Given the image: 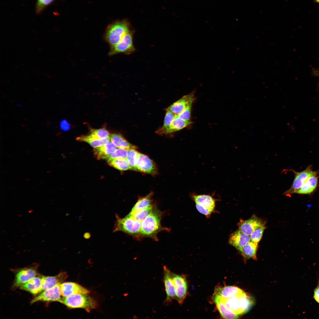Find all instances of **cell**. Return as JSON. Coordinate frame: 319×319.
<instances>
[{
	"label": "cell",
	"instance_id": "83f0119b",
	"mask_svg": "<svg viewBox=\"0 0 319 319\" xmlns=\"http://www.w3.org/2000/svg\"><path fill=\"white\" fill-rule=\"evenodd\" d=\"M238 299L240 307L243 314L252 307L254 303L253 300L245 292L239 295Z\"/></svg>",
	"mask_w": 319,
	"mask_h": 319
},
{
	"label": "cell",
	"instance_id": "8992f818",
	"mask_svg": "<svg viewBox=\"0 0 319 319\" xmlns=\"http://www.w3.org/2000/svg\"><path fill=\"white\" fill-rule=\"evenodd\" d=\"M295 177L290 188L285 191L284 195H288L296 193L299 190L307 179L317 171L312 170L311 166L308 167L305 170L300 172L293 170Z\"/></svg>",
	"mask_w": 319,
	"mask_h": 319
},
{
	"label": "cell",
	"instance_id": "7c38bea8",
	"mask_svg": "<svg viewBox=\"0 0 319 319\" xmlns=\"http://www.w3.org/2000/svg\"><path fill=\"white\" fill-rule=\"evenodd\" d=\"M61 295L66 297L79 294H87L89 292L80 285L72 282H66L60 284Z\"/></svg>",
	"mask_w": 319,
	"mask_h": 319
},
{
	"label": "cell",
	"instance_id": "f546056e",
	"mask_svg": "<svg viewBox=\"0 0 319 319\" xmlns=\"http://www.w3.org/2000/svg\"><path fill=\"white\" fill-rule=\"evenodd\" d=\"M76 139L78 141L86 142L94 148L100 147L110 140V139H99L93 138L91 137L89 135L78 137Z\"/></svg>",
	"mask_w": 319,
	"mask_h": 319
},
{
	"label": "cell",
	"instance_id": "816d5d0a",
	"mask_svg": "<svg viewBox=\"0 0 319 319\" xmlns=\"http://www.w3.org/2000/svg\"><path fill=\"white\" fill-rule=\"evenodd\" d=\"M11 246V245H9V246H8V247H10V246Z\"/></svg>",
	"mask_w": 319,
	"mask_h": 319
},
{
	"label": "cell",
	"instance_id": "f5cc1de1",
	"mask_svg": "<svg viewBox=\"0 0 319 319\" xmlns=\"http://www.w3.org/2000/svg\"><path fill=\"white\" fill-rule=\"evenodd\" d=\"M5 232V231H2V233H4V232Z\"/></svg>",
	"mask_w": 319,
	"mask_h": 319
},
{
	"label": "cell",
	"instance_id": "cb8c5ba5",
	"mask_svg": "<svg viewBox=\"0 0 319 319\" xmlns=\"http://www.w3.org/2000/svg\"><path fill=\"white\" fill-rule=\"evenodd\" d=\"M110 139L117 147L119 148L128 150L135 149L137 148L136 146L128 142L122 135L119 134H112L110 135Z\"/></svg>",
	"mask_w": 319,
	"mask_h": 319
},
{
	"label": "cell",
	"instance_id": "d590c367",
	"mask_svg": "<svg viewBox=\"0 0 319 319\" xmlns=\"http://www.w3.org/2000/svg\"><path fill=\"white\" fill-rule=\"evenodd\" d=\"M55 0H37L35 6V11L37 14L41 13L48 6Z\"/></svg>",
	"mask_w": 319,
	"mask_h": 319
},
{
	"label": "cell",
	"instance_id": "f35d334b",
	"mask_svg": "<svg viewBox=\"0 0 319 319\" xmlns=\"http://www.w3.org/2000/svg\"><path fill=\"white\" fill-rule=\"evenodd\" d=\"M196 206L198 211L201 213L205 215L207 217H209L213 212L211 210L199 204H196Z\"/></svg>",
	"mask_w": 319,
	"mask_h": 319
},
{
	"label": "cell",
	"instance_id": "7402d4cb",
	"mask_svg": "<svg viewBox=\"0 0 319 319\" xmlns=\"http://www.w3.org/2000/svg\"><path fill=\"white\" fill-rule=\"evenodd\" d=\"M244 292L240 288L233 286H227L216 289L214 294L219 296L222 299L239 294Z\"/></svg>",
	"mask_w": 319,
	"mask_h": 319
},
{
	"label": "cell",
	"instance_id": "5b68a950",
	"mask_svg": "<svg viewBox=\"0 0 319 319\" xmlns=\"http://www.w3.org/2000/svg\"><path fill=\"white\" fill-rule=\"evenodd\" d=\"M133 33V31L130 30L116 44L111 47L109 54L112 55L119 53L130 54L134 52Z\"/></svg>",
	"mask_w": 319,
	"mask_h": 319
},
{
	"label": "cell",
	"instance_id": "f6af8a7d",
	"mask_svg": "<svg viewBox=\"0 0 319 319\" xmlns=\"http://www.w3.org/2000/svg\"><path fill=\"white\" fill-rule=\"evenodd\" d=\"M33 210H30V211H28V212H29V213H31V212H33Z\"/></svg>",
	"mask_w": 319,
	"mask_h": 319
},
{
	"label": "cell",
	"instance_id": "3957f363",
	"mask_svg": "<svg viewBox=\"0 0 319 319\" xmlns=\"http://www.w3.org/2000/svg\"><path fill=\"white\" fill-rule=\"evenodd\" d=\"M113 232L122 231L129 234H135L140 232L141 221L129 214L123 218L116 215Z\"/></svg>",
	"mask_w": 319,
	"mask_h": 319
},
{
	"label": "cell",
	"instance_id": "60d3db41",
	"mask_svg": "<svg viewBox=\"0 0 319 319\" xmlns=\"http://www.w3.org/2000/svg\"><path fill=\"white\" fill-rule=\"evenodd\" d=\"M61 129L64 131L68 130L70 128V126L68 122L66 120H62L60 123Z\"/></svg>",
	"mask_w": 319,
	"mask_h": 319
},
{
	"label": "cell",
	"instance_id": "ee69618b",
	"mask_svg": "<svg viewBox=\"0 0 319 319\" xmlns=\"http://www.w3.org/2000/svg\"><path fill=\"white\" fill-rule=\"evenodd\" d=\"M314 3L319 4V0H313Z\"/></svg>",
	"mask_w": 319,
	"mask_h": 319
},
{
	"label": "cell",
	"instance_id": "ba28073f",
	"mask_svg": "<svg viewBox=\"0 0 319 319\" xmlns=\"http://www.w3.org/2000/svg\"><path fill=\"white\" fill-rule=\"evenodd\" d=\"M265 222L262 219L253 215L248 219H240L237 225L240 230L250 236L255 230Z\"/></svg>",
	"mask_w": 319,
	"mask_h": 319
},
{
	"label": "cell",
	"instance_id": "4fadbf2b",
	"mask_svg": "<svg viewBox=\"0 0 319 319\" xmlns=\"http://www.w3.org/2000/svg\"><path fill=\"white\" fill-rule=\"evenodd\" d=\"M250 241V236L238 230L232 234L229 238V243L240 252L243 248Z\"/></svg>",
	"mask_w": 319,
	"mask_h": 319
},
{
	"label": "cell",
	"instance_id": "d6986e66",
	"mask_svg": "<svg viewBox=\"0 0 319 319\" xmlns=\"http://www.w3.org/2000/svg\"><path fill=\"white\" fill-rule=\"evenodd\" d=\"M213 300L222 317L225 319H237L238 315L228 310L225 306L221 298L214 294Z\"/></svg>",
	"mask_w": 319,
	"mask_h": 319
},
{
	"label": "cell",
	"instance_id": "484cf974",
	"mask_svg": "<svg viewBox=\"0 0 319 319\" xmlns=\"http://www.w3.org/2000/svg\"><path fill=\"white\" fill-rule=\"evenodd\" d=\"M258 246V244L250 241L243 248L240 252L245 259L256 260Z\"/></svg>",
	"mask_w": 319,
	"mask_h": 319
},
{
	"label": "cell",
	"instance_id": "30bf717a",
	"mask_svg": "<svg viewBox=\"0 0 319 319\" xmlns=\"http://www.w3.org/2000/svg\"><path fill=\"white\" fill-rule=\"evenodd\" d=\"M60 284L51 288L44 290L39 295L33 298L31 303L38 301H58L61 298Z\"/></svg>",
	"mask_w": 319,
	"mask_h": 319
},
{
	"label": "cell",
	"instance_id": "c3c4849f",
	"mask_svg": "<svg viewBox=\"0 0 319 319\" xmlns=\"http://www.w3.org/2000/svg\"><path fill=\"white\" fill-rule=\"evenodd\" d=\"M25 235H26V234H24V235H22V237H23V236H25Z\"/></svg>",
	"mask_w": 319,
	"mask_h": 319
},
{
	"label": "cell",
	"instance_id": "4dcf8cb0",
	"mask_svg": "<svg viewBox=\"0 0 319 319\" xmlns=\"http://www.w3.org/2000/svg\"><path fill=\"white\" fill-rule=\"evenodd\" d=\"M172 112L166 111L163 126L156 131L159 135L166 134V132L171 124L175 116Z\"/></svg>",
	"mask_w": 319,
	"mask_h": 319
},
{
	"label": "cell",
	"instance_id": "836d02e7",
	"mask_svg": "<svg viewBox=\"0 0 319 319\" xmlns=\"http://www.w3.org/2000/svg\"><path fill=\"white\" fill-rule=\"evenodd\" d=\"M265 223L255 230L250 235L251 241L258 244L262 237L263 232L266 228Z\"/></svg>",
	"mask_w": 319,
	"mask_h": 319
},
{
	"label": "cell",
	"instance_id": "1f68e13d",
	"mask_svg": "<svg viewBox=\"0 0 319 319\" xmlns=\"http://www.w3.org/2000/svg\"><path fill=\"white\" fill-rule=\"evenodd\" d=\"M139 153L135 149L128 150L126 159L131 168V169L137 170L136 162Z\"/></svg>",
	"mask_w": 319,
	"mask_h": 319
},
{
	"label": "cell",
	"instance_id": "f1b7e54d",
	"mask_svg": "<svg viewBox=\"0 0 319 319\" xmlns=\"http://www.w3.org/2000/svg\"><path fill=\"white\" fill-rule=\"evenodd\" d=\"M109 165L120 170L125 171L131 169L126 158H117L107 160Z\"/></svg>",
	"mask_w": 319,
	"mask_h": 319
},
{
	"label": "cell",
	"instance_id": "b9f144b4",
	"mask_svg": "<svg viewBox=\"0 0 319 319\" xmlns=\"http://www.w3.org/2000/svg\"><path fill=\"white\" fill-rule=\"evenodd\" d=\"M312 71L313 73L314 76L319 77V69H314Z\"/></svg>",
	"mask_w": 319,
	"mask_h": 319
},
{
	"label": "cell",
	"instance_id": "f907efd6",
	"mask_svg": "<svg viewBox=\"0 0 319 319\" xmlns=\"http://www.w3.org/2000/svg\"><path fill=\"white\" fill-rule=\"evenodd\" d=\"M10 242V241H7V243H8V242Z\"/></svg>",
	"mask_w": 319,
	"mask_h": 319
},
{
	"label": "cell",
	"instance_id": "603a6c76",
	"mask_svg": "<svg viewBox=\"0 0 319 319\" xmlns=\"http://www.w3.org/2000/svg\"><path fill=\"white\" fill-rule=\"evenodd\" d=\"M239 295H234L224 299L221 298L226 307L238 315L243 314L239 304Z\"/></svg>",
	"mask_w": 319,
	"mask_h": 319
},
{
	"label": "cell",
	"instance_id": "e0dca14e",
	"mask_svg": "<svg viewBox=\"0 0 319 319\" xmlns=\"http://www.w3.org/2000/svg\"><path fill=\"white\" fill-rule=\"evenodd\" d=\"M116 147L110 141L94 149V154L99 159H108L116 149Z\"/></svg>",
	"mask_w": 319,
	"mask_h": 319
},
{
	"label": "cell",
	"instance_id": "9f6ffc18",
	"mask_svg": "<svg viewBox=\"0 0 319 319\" xmlns=\"http://www.w3.org/2000/svg\"><path fill=\"white\" fill-rule=\"evenodd\" d=\"M32 230V229H31H31H30V230Z\"/></svg>",
	"mask_w": 319,
	"mask_h": 319
},
{
	"label": "cell",
	"instance_id": "ac0fdd59",
	"mask_svg": "<svg viewBox=\"0 0 319 319\" xmlns=\"http://www.w3.org/2000/svg\"><path fill=\"white\" fill-rule=\"evenodd\" d=\"M318 177L317 176V172H316L309 177L296 193L307 194L312 193L317 188Z\"/></svg>",
	"mask_w": 319,
	"mask_h": 319
},
{
	"label": "cell",
	"instance_id": "74e56055",
	"mask_svg": "<svg viewBox=\"0 0 319 319\" xmlns=\"http://www.w3.org/2000/svg\"><path fill=\"white\" fill-rule=\"evenodd\" d=\"M128 150L123 148L118 149L110 155L107 160L120 158L126 159Z\"/></svg>",
	"mask_w": 319,
	"mask_h": 319
},
{
	"label": "cell",
	"instance_id": "7a4b0ae2",
	"mask_svg": "<svg viewBox=\"0 0 319 319\" xmlns=\"http://www.w3.org/2000/svg\"><path fill=\"white\" fill-rule=\"evenodd\" d=\"M130 25L126 20L116 21L108 27L105 38L112 47L116 44L130 30Z\"/></svg>",
	"mask_w": 319,
	"mask_h": 319
},
{
	"label": "cell",
	"instance_id": "9c48e42d",
	"mask_svg": "<svg viewBox=\"0 0 319 319\" xmlns=\"http://www.w3.org/2000/svg\"><path fill=\"white\" fill-rule=\"evenodd\" d=\"M163 281L166 294V303L168 304L175 298V289L171 271L166 266H163Z\"/></svg>",
	"mask_w": 319,
	"mask_h": 319
},
{
	"label": "cell",
	"instance_id": "52a82bcc",
	"mask_svg": "<svg viewBox=\"0 0 319 319\" xmlns=\"http://www.w3.org/2000/svg\"><path fill=\"white\" fill-rule=\"evenodd\" d=\"M170 273L175 289V298L179 303L181 304L187 294V286L186 279L182 275L176 274L171 271Z\"/></svg>",
	"mask_w": 319,
	"mask_h": 319
},
{
	"label": "cell",
	"instance_id": "2e32d148",
	"mask_svg": "<svg viewBox=\"0 0 319 319\" xmlns=\"http://www.w3.org/2000/svg\"><path fill=\"white\" fill-rule=\"evenodd\" d=\"M37 275L36 270L33 268H26L21 270L16 275L13 287H19L35 277Z\"/></svg>",
	"mask_w": 319,
	"mask_h": 319
},
{
	"label": "cell",
	"instance_id": "8fae6325",
	"mask_svg": "<svg viewBox=\"0 0 319 319\" xmlns=\"http://www.w3.org/2000/svg\"><path fill=\"white\" fill-rule=\"evenodd\" d=\"M137 170L155 175L157 169L155 164L147 156L139 153L136 162Z\"/></svg>",
	"mask_w": 319,
	"mask_h": 319
},
{
	"label": "cell",
	"instance_id": "44dd1931",
	"mask_svg": "<svg viewBox=\"0 0 319 319\" xmlns=\"http://www.w3.org/2000/svg\"><path fill=\"white\" fill-rule=\"evenodd\" d=\"M192 198L196 204H199L213 211L214 210L215 200L211 196L208 195H194Z\"/></svg>",
	"mask_w": 319,
	"mask_h": 319
},
{
	"label": "cell",
	"instance_id": "7bdbcfd3",
	"mask_svg": "<svg viewBox=\"0 0 319 319\" xmlns=\"http://www.w3.org/2000/svg\"><path fill=\"white\" fill-rule=\"evenodd\" d=\"M90 236V234L88 233H85L84 235V238L87 239L89 238Z\"/></svg>",
	"mask_w": 319,
	"mask_h": 319
},
{
	"label": "cell",
	"instance_id": "6da1fadb",
	"mask_svg": "<svg viewBox=\"0 0 319 319\" xmlns=\"http://www.w3.org/2000/svg\"><path fill=\"white\" fill-rule=\"evenodd\" d=\"M58 302L70 308L89 310L97 307L96 301L87 294H79L61 297Z\"/></svg>",
	"mask_w": 319,
	"mask_h": 319
},
{
	"label": "cell",
	"instance_id": "d6a6232c",
	"mask_svg": "<svg viewBox=\"0 0 319 319\" xmlns=\"http://www.w3.org/2000/svg\"><path fill=\"white\" fill-rule=\"evenodd\" d=\"M89 135L93 138L99 139H110V136L109 131L105 128L92 130Z\"/></svg>",
	"mask_w": 319,
	"mask_h": 319
},
{
	"label": "cell",
	"instance_id": "7dc6e473",
	"mask_svg": "<svg viewBox=\"0 0 319 319\" xmlns=\"http://www.w3.org/2000/svg\"><path fill=\"white\" fill-rule=\"evenodd\" d=\"M46 224H46V223H44V224H43V226H45V225H46Z\"/></svg>",
	"mask_w": 319,
	"mask_h": 319
},
{
	"label": "cell",
	"instance_id": "db71d44e",
	"mask_svg": "<svg viewBox=\"0 0 319 319\" xmlns=\"http://www.w3.org/2000/svg\"><path fill=\"white\" fill-rule=\"evenodd\" d=\"M22 245V244H19V246H20V245Z\"/></svg>",
	"mask_w": 319,
	"mask_h": 319
},
{
	"label": "cell",
	"instance_id": "d4e9b609",
	"mask_svg": "<svg viewBox=\"0 0 319 319\" xmlns=\"http://www.w3.org/2000/svg\"><path fill=\"white\" fill-rule=\"evenodd\" d=\"M192 123L190 120H183L180 118L177 115H175L171 124L166 132V134L179 131Z\"/></svg>",
	"mask_w": 319,
	"mask_h": 319
},
{
	"label": "cell",
	"instance_id": "e575fe53",
	"mask_svg": "<svg viewBox=\"0 0 319 319\" xmlns=\"http://www.w3.org/2000/svg\"><path fill=\"white\" fill-rule=\"evenodd\" d=\"M153 209L152 206L151 205L137 211L132 216L141 222L152 211Z\"/></svg>",
	"mask_w": 319,
	"mask_h": 319
},
{
	"label": "cell",
	"instance_id": "bcb514c9",
	"mask_svg": "<svg viewBox=\"0 0 319 319\" xmlns=\"http://www.w3.org/2000/svg\"><path fill=\"white\" fill-rule=\"evenodd\" d=\"M22 215H23L22 214H20L18 216L19 217H21V216H22Z\"/></svg>",
	"mask_w": 319,
	"mask_h": 319
},
{
	"label": "cell",
	"instance_id": "681fc988",
	"mask_svg": "<svg viewBox=\"0 0 319 319\" xmlns=\"http://www.w3.org/2000/svg\"><path fill=\"white\" fill-rule=\"evenodd\" d=\"M33 232V231H30L29 232V233H31V232Z\"/></svg>",
	"mask_w": 319,
	"mask_h": 319
},
{
	"label": "cell",
	"instance_id": "4316f807",
	"mask_svg": "<svg viewBox=\"0 0 319 319\" xmlns=\"http://www.w3.org/2000/svg\"><path fill=\"white\" fill-rule=\"evenodd\" d=\"M152 195V193H151L147 196L139 199L129 214L133 216L137 211L151 205Z\"/></svg>",
	"mask_w": 319,
	"mask_h": 319
},
{
	"label": "cell",
	"instance_id": "277c9868",
	"mask_svg": "<svg viewBox=\"0 0 319 319\" xmlns=\"http://www.w3.org/2000/svg\"><path fill=\"white\" fill-rule=\"evenodd\" d=\"M161 213L158 210L153 209L141 221L140 233L148 236L155 234L161 227Z\"/></svg>",
	"mask_w": 319,
	"mask_h": 319
},
{
	"label": "cell",
	"instance_id": "11a10c76",
	"mask_svg": "<svg viewBox=\"0 0 319 319\" xmlns=\"http://www.w3.org/2000/svg\"><path fill=\"white\" fill-rule=\"evenodd\" d=\"M45 241V240H43V241H42V242H44V241Z\"/></svg>",
	"mask_w": 319,
	"mask_h": 319
},
{
	"label": "cell",
	"instance_id": "ab89813d",
	"mask_svg": "<svg viewBox=\"0 0 319 319\" xmlns=\"http://www.w3.org/2000/svg\"><path fill=\"white\" fill-rule=\"evenodd\" d=\"M313 298L319 304V281L314 291Z\"/></svg>",
	"mask_w": 319,
	"mask_h": 319
},
{
	"label": "cell",
	"instance_id": "5bb4252c",
	"mask_svg": "<svg viewBox=\"0 0 319 319\" xmlns=\"http://www.w3.org/2000/svg\"><path fill=\"white\" fill-rule=\"evenodd\" d=\"M68 275L66 272H61L54 276H43L41 277L42 291L51 288L61 284L66 280Z\"/></svg>",
	"mask_w": 319,
	"mask_h": 319
},
{
	"label": "cell",
	"instance_id": "ffe728a7",
	"mask_svg": "<svg viewBox=\"0 0 319 319\" xmlns=\"http://www.w3.org/2000/svg\"><path fill=\"white\" fill-rule=\"evenodd\" d=\"M41 278L35 277L20 285V288L36 294L42 292Z\"/></svg>",
	"mask_w": 319,
	"mask_h": 319
},
{
	"label": "cell",
	"instance_id": "8d00e7d4",
	"mask_svg": "<svg viewBox=\"0 0 319 319\" xmlns=\"http://www.w3.org/2000/svg\"><path fill=\"white\" fill-rule=\"evenodd\" d=\"M193 100L191 101L184 109L180 113L177 115L180 118L185 120H190L192 105Z\"/></svg>",
	"mask_w": 319,
	"mask_h": 319
},
{
	"label": "cell",
	"instance_id": "9a60e30c",
	"mask_svg": "<svg viewBox=\"0 0 319 319\" xmlns=\"http://www.w3.org/2000/svg\"><path fill=\"white\" fill-rule=\"evenodd\" d=\"M194 100V92H193L183 96L170 106L166 110L172 112L175 115H178L184 109L191 101Z\"/></svg>",
	"mask_w": 319,
	"mask_h": 319
}]
</instances>
